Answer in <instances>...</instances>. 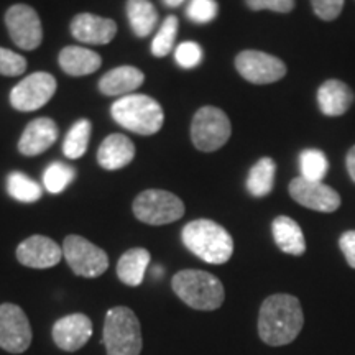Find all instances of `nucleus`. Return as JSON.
<instances>
[{
  "instance_id": "28",
  "label": "nucleus",
  "mask_w": 355,
  "mask_h": 355,
  "mask_svg": "<svg viewBox=\"0 0 355 355\" xmlns=\"http://www.w3.org/2000/svg\"><path fill=\"white\" fill-rule=\"evenodd\" d=\"M301 178L309 181H322L329 171V159L321 150L308 148L300 155Z\"/></svg>"
},
{
  "instance_id": "23",
  "label": "nucleus",
  "mask_w": 355,
  "mask_h": 355,
  "mask_svg": "<svg viewBox=\"0 0 355 355\" xmlns=\"http://www.w3.org/2000/svg\"><path fill=\"white\" fill-rule=\"evenodd\" d=\"M150 261H152V255L146 248H130L117 261L119 279L127 286H140L144 283Z\"/></svg>"
},
{
  "instance_id": "31",
  "label": "nucleus",
  "mask_w": 355,
  "mask_h": 355,
  "mask_svg": "<svg viewBox=\"0 0 355 355\" xmlns=\"http://www.w3.org/2000/svg\"><path fill=\"white\" fill-rule=\"evenodd\" d=\"M219 13L216 0H189L186 7V15L194 24H209Z\"/></svg>"
},
{
  "instance_id": "13",
  "label": "nucleus",
  "mask_w": 355,
  "mask_h": 355,
  "mask_svg": "<svg viewBox=\"0 0 355 355\" xmlns=\"http://www.w3.org/2000/svg\"><path fill=\"white\" fill-rule=\"evenodd\" d=\"M290 196L303 207L318 212H334L340 207L339 193L322 181H309L304 178H295L290 183Z\"/></svg>"
},
{
  "instance_id": "19",
  "label": "nucleus",
  "mask_w": 355,
  "mask_h": 355,
  "mask_svg": "<svg viewBox=\"0 0 355 355\" xmlns=\"http://www.w3.org/2000/svg\"><path fill=\"white\" fill-rule=\"evenodd\" d=\"M133 158H135V145L122 133H112L105 137L97 150V162L104 170L109 171L121 170L130 165Z\"/></svg>"
},
{
  "instance_id": "21",
  "label": "nucleus",
  "mask_w": 355,
  "mask_h": 355,
  "mask_svg": "<svg viewBox=\"0 0 355 355\" xmlns=\"http://www.w3.org/2000/svg\"><path fill=\"white\" fill-rule=\"evenodd\" d=\"M273 241L282 252L288 255L301 257L306 252L303 229L295 219L288 216H278L272 222Z\"/></svg>"
},
{
  "instance_id": "3",
  "label": "nucleus",
  "mask_w": 355,
  "mask_h": 355,
  "mask_svg": "<svg viewBox=\"0 0 355 355\" xmlns=\"http://www.w3.org/2000/svg\"><path fill=\"white\" fill-rule=\"evenodd\" d=\"M175 295L198 311H216L224 303L225 291L222 282L202 270H181L171 279Z\"/></svg>"
},
{
  "instance_id": "7",
  "label": "nucleus",
  "mask_w": 355,
  "mask_h": 355,
  "mask_svg": "<svg viewBox=\"0 0 355 355\" xmlns=\"http://www.w3.org/2000/svg\"><path fill=\"white\" fill-rule=\"evenodd\" d=\"M232 125L224 110L206 105L194 114L191 122V140L199 152H216L227 144Z\"/></svg>"
},
{
  "instance_id": "27",
  "label": "nucleus",
  "mask_w": 355,
  "mask_h": 355,
  "mask_svg": "<svg viewBox=\"0 0 355 355\" xmlns=\"http://www.w3.org/2000/svg\"><path fill=\"white\" fill-rule=\"evenodd\" d=\"M91 121H87V119H81V121H78L69 128L63 144V153L66 158L78 159L87 152L89 139H91Z\"/></svg>"
},
{
  "instance_id": "32",
  "label": "nucleus",
  "mask_w": 355,
  "mask_h": 355,
  "mask_svg": "<svg viewBox=\"0 0 355 355\" xmlns=\"http://www.w3.org/2000/svg\"><path fill=\"white\" fill-rule=\"evenodd\" d=\"M202 48L196 42H183L175 48V61L183 69H193L201 64Z\"/></svg>"
},
{
  "instance_id": "18",
  "label": "nucleus",
  "mask_w": 355,
  "mask_h": 355,
  "mask_svg": "<svg viewBox=\"0 0 355 355\" xmlns=\"http://www.w3.org/2000/svg\"><path fill=\"white\" fill-rule=\"evenodd\" d=\"M354 92L349 84L339 79H327L318 89L319 110L327 117H340L350 109Z\"/></svg>"
},
{
  "instance_id": "35",
  "label": "nucleus",
  "mask_w": 355,
  "mask_h": 355,
  "mask_svg": "<svg viewBox=\"0 0 355 355\" xmlns=\"http://www.w3.org/2000/svg\"><path fill=\"white\" fill-rule=\"evenodd\" d=\"M245 3L254 12L272 10L277 13H290L295 8V0H245Z\"/></svg>"
},
{
  "instance_id": "22",
  "label": "nucleus",
  "mask_w": 355,
  "mask_h": 355,
  "mask_svg": "<svg viewBox=\"0 0 355 355\" xmlns=\"http://www.w3.org/2000/svg\"><path fill=\"white\" fill-rule=\"evenodd\" d=\"M60 68L68 76H87L102 66V58L96 51L83 46H66L60 53Z\"/></svg>"
},
{
  "instance_id": "5",
  "label": "nucleus",
  "mask_w": 355,
  "mask_h": 355,
  "mask_svg": "<svg viewBox=\"0 0 355 355\" xmlns=\"http://www.w3.org/2000/svg\"><path fill=\"white\" fill-rule=\"evenodd\" d=\"M102 339L107 355H140L144 340L137 314L127 306L109 309L105 314Z\"/></svg>"
},
{
  "instance_id": "1",
  "label": "nucleus",
  "mask_w": 355,
  "mask_h": 355,
  "mask_svg": "<svg viewBox=\"0 0 355 355\" xmlns=\"http://www.w3.org/2000/svg\"><path fill=\"white\" fill-rule=\"evenodd\" d=\"M304 314L300 300L293 295L268 296L261 303L259 314V336L266 345L279 347L291 344L300 336Z\"/></svg>"
},
{
  "instance_id": "8",
  "label": "nucleus",
  "mask_w": 355,
  "mask_h": 355,
  "mask_svg": "<svg viewBox=\"0 0 355 355\" xmlns=\"http://www.w3.org/2000/svg\"><path fill=\"white\" fill-rule=\"evenodd\" d=\"M63 257L74 275L83 278H97L109 268V255L81 235L73 234L64 239Z\"/></svg>"
},
{
  "instance_id": "6",
  "label": "nucleus",
  "mask_w": 355,
  "mask_h": 355,
  "mask_svg": "<svg viewBox=\"0 0 355 355\" xmlns=\"http://www.w3.org/2000/svg\"><path fill=\"white\" fill-rule=\"evenodd\" d=\"M133 214L148 225H166L184 216V202L165 189L141 191L133 201Z\"/></svg>"
},
{
  "instance_id": "17",
  "label": "nucleus",
  "mask_w": 355,
  "mask_h": 355,
  "mask_svg": "<svg viewBox=\"0 0 355 355\" xmlns=\"http://www.w3.org/2000/svg\"><path fill=\"white\" fill-rule=\"evenodd\" d=\"M60 135L56 122L48 117L35 119L25 127L19 140V152L25 157H38L55 145Z\"/></svg>"
},
{
  "instance_id": "20",
  "label": "nucleus",
  "mask_w": 355,
  "mask_h": 355,
  "mask_svg": "<svg viewBox=\"0 0 355 355\" xmlns=\"http://www.w3.org/2000/svg\"><path fill=\"white\" fill-rule=\"evenodd\" d=\"M145 81V74L135 66H119L110 69L99 81V91L104 96H128Z\"/></svg>"
},
{
  "instance_id": "2",
  "label": "nucleus",
  "mask_w": 355,
  "mask_h": 355,
  "mask_svg": "<svg viewBox=\"0 0 355 355\" xmlns=\"http://www.w3.org/2000/svg\"><path fill=\"white\" fill-rule=\"evenodd\" d=\"M181 241L191 254L211 265L227 263L234 254V239L211 219L191 220L181 230Z\"/></svg>"
},
{
  "instance_id": "4",
  "label": "nucleus",
  "mask_w": 355,
  "mask_h": 355,
  "mask_svg": "<svg viewBox=\"0 0 355 355\" xmlns=\"http://www.w3.org/2000/svg\"><path fill=\"white\" fill-rule=\"evenodd\" d=\"M110 114L119 125L139 135H155L165 122V112L158 101L145 94L121 97L112 104Z\"/></svg>"
},
{
  "instance_id": "24",
  "label": "nucleus",
  "mask_w": 355,
  "mask_h": 355,
  "mask_svg": "<svg viewBox=\"0 0 355 355\" xmlns=\"http://www.w3.org/2000/svg\"><path fill=\"white\" fill-rule=\"evenodd\" d=\"M127 17L135 37L145 38L157 26L158 12L150 0H127Z\"/></svg>"
},
{
  "instance_id": "38",
  "label": "nucleus",
  "mask_w": 355,
  "mask_h": 355,
  "mask_svg": "<svg viewBox=\"0 0 355 355\" xmlns=\"http://www.w3.org/2000/svg\"><path fill=\"white\" fill-rule=\"evenodd\" d=\"M163 3H165L166 7H170V8H176V7H180L181 3L184 2V0H162Z\"/></svg>"
},
{
  "instance_id": "14",
  "label": "nucleus",
  "mask_w": 355,
  "mask_h": 355,
  "mask_svg": "<svg viewBox=\"0 0 355 355\" xmlns=\"http://www.w3.org/2000/svg\"><path fill=\"white\" fill-rule=\"evenodd\" d=\"M63 257V247L46 235H32L17 247V260L24 266L44 270L56 266Z\"/></svg>"
},
{
  "instance_id": "30",
  "label": "nucleus",
  "mask_w": 355,
  "mask_h": 355,
  "mask_svg": "<svg viewBox=\"0 0 355 355\" xmlns=\"http://www.w3.org/2000/svg\"><path fill=\"white\" fill-rule=\"evenodd\" d=\"M178 28H180V21H178V17L168 15L165 20H163L162 26L155 35L152 42V55L157 58H165L168 53L173 50L175 46V40L178 35Z\"/></svg>"
},
{
  "instance_id": "10",
  "label": "nucleus",
  "mask_w": 355,
  "mask_h": 355,
  "mask_svg": "<svg viewBox=\"0 0 355 355\" xmlns=\"http://www.w3.org/2000/svg\"><path fill=\"white\" fill-rule=\"evenodd\" d=\"M6 26L12 42L21 50H37L43 42V25L40 15L26 3H15L7 8Z\"/></svg>"
},
{
  "instance_id": "33",
  "label": "nucleus",
  "mask_w": 355,
  "mask_h": 355,
  "mask_svg": "<svg viewBox=\"0 0 355 355\" xmlns=\"http://www.w3.org/2000/svg\"><path fill=\"white\" fill-rule=\"evenodd\" d=\"M26 71V60L19 53L0 46V74L15 78Z\"/></svg>"
},
{
  "instance_id": "26",
  "label": "nucleus",
  "mask_w": 355,
  "mask_h": 355,
  "mask_svg": "<svg viewBox=\"0 0 355 355\" xmlns=\"http://www.w3.org/2000/svg\"><path fill=\"white\" fill-rule=\"evenodd\" d=\"M7 193L19 202L32 204L43 196V189L37 181L21 171H12L7 176Z\"/></svg>"
},
{
  "instance_id": "15",
  "label": "nucleus",
  "mask_w": 355,
  "mask_h": 355,
  "mask_svg": "<svg viewBox=\"0 0 355 355\" xmlns=\"http://www.w3.org/2000/svg\"><path fill=\"white\" fill-rule=\"evenodd\" d=\"M92 336V321L86 314L74 313L60 318L53 324L51 337L64 352H76L89 343Z\"/></svg>"
},
{
  "instance_id": "29",
  "label": "nucleus",
  "mask_w": 355,
  "mask_h": 355,
  "mask_svg": "<svg viewBox=\"0 0 355 355\" xmlns=\"http://www.w3.org/2000/svg\"><path fill=\"white\" fill-rule=\"evenodd\" d=\"M74 178H76V170L73 166L66 165V163L55 162L44 170L43 184L48 189V193L60 194L73 183Z\"/></svg>"
},
{
  "instance_id": "11",
  "label": "nucleus",
  "mask_w": 355,
  "mask_h": 355,
  "mask_svg": "<svg viewBox=\"0 0 355 355\" xmlns=\"http://www.w3.org/2000/svg\"><path fill=\"white\" fill-rule=\"evenodd\" d=\"M33 339L32 326L19 304H0V349L8 354H24Z\"/></svg>"
},
{
  "instance_id": "25",
  "label": "nucleus",
  "mask_w": 355,
  "mask_h": 355,
  "mask_svg": "<svg viewBox=\"0 0 355 355\" xmlns=\"http://www.w3.org/2000/svg\"><path fill=\"white\" fill-rule=\"evenodd\" d=\"M275 175H277V163L273 158H260L250 168L247 176V191L254 198H265L273 191Z\"/></svg>"
},
{
  "instance_id": "12",
  "label": "nucleus",
  "mask_w": 355,
  "mask_h": 355,
  "mask_svg": "<svg viewBox=\"0 0 355 355\" xmlns=\"http://www.w3.org/2000/svg\"><path fill=\"white\" fill-rule=\"evenodd\" d=\"M235 69L252 84H272L286 76V64L279 58L259 50L239 53L235 58Z\"/></svg>"
},
{
  "instance_id": "16",
  "label": "nucleus",
  "mask_w": 355,
  "mask_h": 355,
  "mask_svg": "<svg viewBox=\"0 0 355 355\" xmlns=\"http://www.w3.org/2000/svg\"><path fill=\"white\" fill-rule=\"evenodd\" d=\"M71 35L81 43L107 44L117 35V24L94 13H79L71 20Z\"/></svg>"
},
{
  "instance_id": "9",
  "label": "nucleus",
  "mask_w": 355,
  "mask_h": 355,
  "mask_svg": "<svg viewBox=\"0 0 355 355\" xmlns=\"http://www.w3.org/2000/svg\"><path fill=\"white\" fill-rule=\"evenodd\" d=\"M58 83L55 76L44 71L28 74L10 91V104L19 112H35L55 96Z\"/></svg>"
},
{
  "instance_id": "34",
  "label": "nucleus",
  "mask_w": 355,
  "mask_h": 355,
  "mask_svg": "<svg viewBox=\"0 0 355 355\" xmlns=\"http://www.w3.org/2000/svg\"><path fill=\"white\" fill-rule=\"evenodd\" d=\"M345 0H311L313 10L324 21H332L340 15Z\"/></svg>"
},
{
  "instance_id": "36",
  "label": "nucleus",
  "mask_w": 355,
  "mask_h": 355,
  "mask_svg": "<svg viewBox=\"0 0 355 355\" xmlns=\"http://www.w3.org/2000/svg\"><path fill=\"white\" fill-rule=\"evenodd\" d=\"M339 247L343 250L349 266H352L355 270V230H347V232L340 235Z\"/></svg>"
},
{
  "instance_id": "37",
  "label": "nucleus",
  "mask_w": 355,
  "mask_h": 355,
  "mask_svg": "<svg viewBox=\"0 0 355 355\" xmlns=\"http://www.w3.org/2000/svg\"><path fill=\"white\" fill-rule=\"evenodd\" d=\"M345 168H347L350 180L355 183V145L347 152V157H345Z\"/></svg>"
}]
</instances>
